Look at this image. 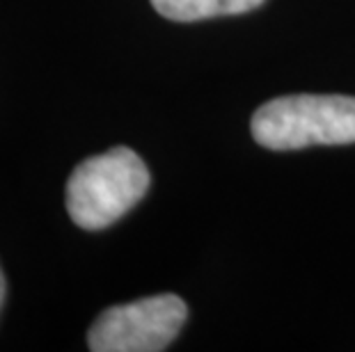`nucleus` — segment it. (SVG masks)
I'll use <instances>...</instances> for the list:
<instances>
[{
	"mask_svg": "<svg viewBox=\"0 0 355 352\" xmlns=\"http://www.w3.org/2000/svg\"><path fill=\"white\" fill-rule=\"evenodd\" d=\"M149 169L133 149L115 147L83 160L67 181V211L85 231L110 227L149 188Z\"/></svg>",
	"mask_w": 355,
	"mask_h": 352,
	"instance_id": "1",
	"label": "nucleus"
},
{
	"mask_svg": "<svg viewBox=\"0 0 355 352\" xmlns=\"http://www.w3.org/2000/svg\"><path fill=\"white\" fill-rule=\"evenodd\" d=\"M252 138L273 151L355 142V99L339 94H293L254 112Z\"/></svg>",
	"mask_w": 355,
	"mask_h": 352,
	"instance_id": "2",
	"label": "nucleus"
},
{
	"mask_svg": "<svg viewBox=\"0 0 355 352\" xmlns=\"http://www.w3.org/2000/svg\"><path fill=\"white\" fill-rule=\"evenodd\" d=\"M188 318L179 295L163 293L110 306L89 327L92 352H161L177 339Z\"/></svg>",
	"mask_w": 355,
	"mask_h": 352,
	"instance_id": "3",
	"label": "nucleus"
},
{
	"mask_svg": "<svg viewBox=\"0 0 355 352\" xmlns=\"http://www.w3.org/2000/svg\"><path fill=\"white\" fill-rule=\"evenodd\" d=\"M263 0H152L154 10L172 21H202L257 10Z\"/></svg>",
	"mask_w": 355,
	"mask_h": 352,
	"instance_id": "4",
	"label": "nucleus"
},
{
	"mask_svg": "<svg viewBox=\"0 0 355 352\" xmlns=\"http://www.w3.org/2000/svg\"><path fill=\"white\" fill-rule=\"evenodd\" d=\"M5 297H7V281H5V272H3V268H0V311H3Z\"/></svg>",
	"mask_w": 355,
	"mask_h": 352,
	"instance_id": "5",
	"label": "nucleus"
}]
</instances>
